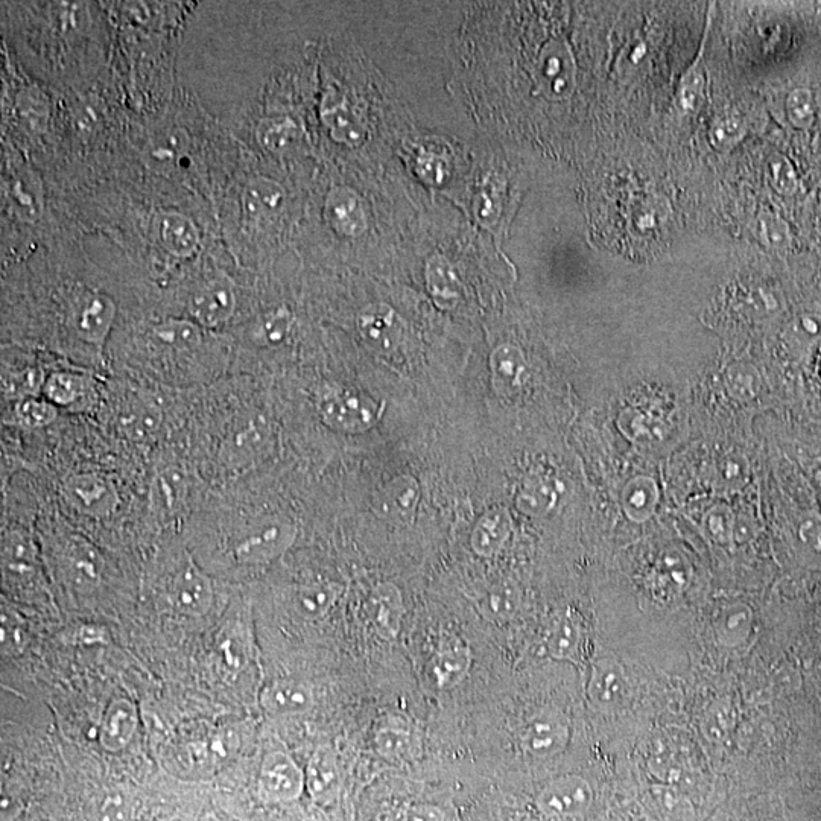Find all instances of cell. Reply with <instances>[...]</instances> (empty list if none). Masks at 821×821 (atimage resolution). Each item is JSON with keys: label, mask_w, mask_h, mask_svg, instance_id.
<instances>
[{"label": "cell", "mask_w": 821, "mask_h": 821, "mask_svg": "<svg viewBox=\"0 0 821 821\" xmlns=\"http://www.w3.org/2000/svg\"><path fill=\"white\" fill-rule=\"evenodd\" d=\"M470 651L460 641L447 642L437 651L432 676L441 689H451L466 679L470 669Z\"/></svg>", "instance_id": "23"}, {"label": "cell", "mask_w": 821, "mask_h": 821, "mask_svg": "<svg viewBox=\"0 0 821 821\" xmlns=\"http://www.w3.org/2000/svg\"><path fill=\"white\" fill-rule=\"evenodd\" d=\"M341 595V586L330 581H314V583L298 586L294 593V604L298 613L309 621L323 618L337 603Z\"/></svg>", "instance_id": "25"}, {"label": "cell", "mask_w": 821, "mask_h": 821, "mask_svg": "<svg viewBox=\"0 0 821 821\" xmlns=\"http://www.w3.org/2000/svg\"><path fill=\"white\" fill-rule=\"evenodd\" d=\"M10 198L17 215L26 221H35L42 212L39 192L32 186L31 177H14L10 184Z\"/></svg>", "instance_id": "34"}, {"label": "cell", "mask_w": 821, "mask_h": 821, "mask_svg": "<svg viewBox=\"0 0 821 821\" xmlns=\"http://www.w3.org/2000/svg\"><path fill=\"white\" fill-rule=\"evenodd\" d=\"M124 818V802L118 796L105 799L101 808L102 821H121Z\"/></svg>", "instance_id": "45"}, {"label": "cell", "mask_w": 821, "mask_h": 821, "mask_svg": "<svg viewBox=\"0 0 821 821\" xmlns=\"http://www.w3.org/2000/svg\"><path fill=\"white\" fill-rule=\"evenodd\" d=\"M560 498V484L546 473H530L517 487V510L528 517H543L551 513Z\"/></svg>", "instance_id": "18"}, {"label": "cell", "mask_w": 821, "mask_h": 821, "mask_svg": "<svg viewBox=\"0 0 821 821\" xmlns=\"http://www.w3.org/2000/svg\"><path fill=\"white\" fill-rule=\"evenodd\" d=\"M259 790L270 802L297 800L306 790L305 770L288 753H268L260 765Z\"/></svg>", "instance_id": "10"}, {"label": "cell", "mask_w": 821, "mask_h": 821, "mask_svg": "<svg viewBox=\"0 0 821 821\" xmlns=\"http://www.w3.org/2000/svg\"><path fill=\"white\" fill-rule=\"evenodd\" d=\"M571 741V726L557 712H542L525 726L520 735L522 750L536 758L562 755Z\"/></svg>", "instance_id": "12"}, {"label": "cell", "mask_w": 821, "mask_h": 821, "mask_svg": "<svg viewBox=\"0 0 821 821\" xmlns=\"http://www.w3.org/2000/svg\"><path fill=\"white\" fill-rule=\"evenodd\" d=\"M520 607V593L513 584L499 583L485 590L478 600V609L485 619L507 622L516 616Z\"/></svg>", "instance_id": "29"}, {"label": "cell", "mask_w": 821, "mask_h": 821, "mask_svg": "<svg viewBox=\"0 0 821 821\" xmlns=\"http://www.w3.org/2000/svg\"><path fill=\"white\" fill-rule=\"evenodd\" d=\"M753 618L752 607L744 603H733L723 607L715 621V636L717 641L726 648H738L749 641L752 636Z\"/></svg>", "instance_id": "24"}, {"label": "cell", "mask_w": 821, "mask_h": 821, "mask_svg": "<svg viewBox=\"0 0 821 821\" xmlns=\"http://www.w3.org/2000/svg\"><path fill=\"white\" fill-rule=\"evenodd\" d=\"M689 566L682 554L669 552L660 560L657 568V580L668 593H680L689 583Z\"/></svg>", "instance_id": "35"}, {"label": "cell", "mask_w": 821, "mask_h": 821, "mask_svg": "<svg viewBox=\"0 0 821 821\" xmlns=\"http://www.w3.org/2000/svg\"><path fill=\"white\" fill-rule=\"evenodd\" d=\"M288 315L286 312H277V314L268 315L259 324L257 335L262 338L264 343L276 344L285 337L288 332Z\"/></svg>", "instance_id": "42"}, {"label": "cell", "mask_w": 821, "mask_h": 821, "mask_svg": "<svg viewBox=\"0 0 821 821\" xmlns=\"http://www.w3.org/2000/svg\"><path fill=\"white\" fill-rule=\"evenodd\" d=\"M265 711L273 715H297L309 711L314 704L311 688L298 680L283 679L271 683L260 695Z\"/></svg>", "instance_id": "19"}, {"label": "cell", "mask_w": 821, "mask_h": 821, "mask_svg": "<svg viewBox=\"0 0 821 821\" xmlns=\"http://www.w3.org/2000/svg\"><path fill=\"white\" fill-rule=\"evenodd\" d=\"M188 308L192 318L201 326H221L235 314V285L226 274H215L194 289Z\"/></svg>", "instance_id": "7"}, {"label": "cell", "mask_w": 821, "mask_h": 821, "mask_svg": "<svg viewBox=\"0 0 821 821\" xmlns=\"http://www.w3.org/2000/svg\"><path fill=\"white\" fill-rule=\"evenodd\" d=\"M587 697L603 712L619 711L630 697V683L618 660L601 657L590 668Z\"/></svg>", "instance_id": "11"}, {"label": "cell", "mask_w": 821, "mask_h": 821, "mask_svg": "<svg viewBox=\"0 0 821 821\" xmlns=\"http://www.w3.org/2000/svg\"><path fill=\"white\" fill-rule=\"evenodd\" d=\"M165 596L175 612L197 618L212 607L213 586L191 558H184L166 580Z\"/></svg>", "instance_id": "4"}, {"label": "cell", "mask_w": 821, "mask_h": 821, "mask_svg": "<svg viewBox=\"0 0 821 821\" xmlns=\"http://www.w3.org/2000/svg\"><path fill=\"white\" fill-rule=\"evenodd\" d=\"M771 180H773L774 188L780 194L790 195L796 192V172H794L793 166L785 157H776L771 162Z\"/></svg>", "instance_id": "41"}, {"label": "cell", "mask_w": 821, "mask_h": 821, "mask_svg": "<svg viewBox=\"0 0 821 821\" xmlns=\"http://www.w3.org/2000/svg\"><path fill=\"white\" fill-rule=\"evenodd\" d=\"M183 143L184 140L180 139V131L169 134L165 142L157 143L148 149V165L160 172L175 168Z\"/></svg>", "instance_id": "37"}, {"label": "cell", "mask_w": 821, "mask_h": 821, "mask_svg": "<svg viewBox=\"0 0 821 821\" xmlns=\"http://www.w3.org/2000/svg\"><path fill=\"white\" fill-rule=\"evenodd\" d=\"M139 726L136 706L127 698L111 701L102 718L99 741L107 752H121L133 741Z\"/></svg>", "instance_id": "16"}, {"label": "cell", "mask_w": 821, "mask_h": 821, "mask_svg": "<svg viewBox=\"0 0 821 821\" xmlns=\"http://www.w3.org/2000/svg\"><path fill=\"white\" fill-rule=\"evenodd\" d=\"M371 613L376 625L390 636H397L402 622L403 601L393 584H379L371 593Z\"/></svg>", "instance_id": "26"}, {"label": "cell", "mask_w": 821, "mask_h": 821, "mask_svg": "<svg viewBox=\"0 0 821 821\" xmlns=\"http://www.w3.org/2000/svg\"><path fill=\"white\" fill-rule=\"evenodd\" d=\"M160 239L175 257H189L200 245V235L192 219L180 212H166L160 218Z\"/></svg>", "instance_id": "21"}, {"label": "cell", "mask_w": 821, "mask_h": 821, "mask_svg": "<svg viewBox=\"0 0 821 821\" xmlns=\"http://www.w3.org/2000/svg\"><path fill=\"white\" fill-rule=\"evenodd\" d=\"M4 575L5 580L14 583H29L37 575L34 546L22 533L8 534L4 539Z\"/></svg>", "instance_id": "22"}, {"label": "cell", "mask_w": 821, "mask_h": 821, "mask_svg": "<svg viewBox=\"0 0 821 821\" xmlns=\"http://www.w3.org/2000/svg\"><path fill=\"white\" fill-rule=\"evenodd\" d=\"M513 531L510 511L493 507L479 516L470 533V548L478 557H496L504 549Z\"/></svg>", "instance_id": "14"}, {"label": "cell", "mask_w": 821, "mask_h": 821, "mask_svg": "<svg viewBox=\"0 0 821 821\" xmlns=\"http://www.w3.org/2000/svg\"><path fill=\"white\" fill-rule=\"evenodd\" d=\"M537 808L554 818L586 814L593 803L590 783L581 776H562L546 783L537 796Z\"/></svg>", "instance_id": "9"}, {"label": "cell", "mask_w": 821, "mask_h": 821, "mask_svg": "<svg viewBox=\"0 0 821 821\" xmlns=\"http://www.w3.org/2000/svg\"><path fill=\"white\" fill-rule=\"evenodd\" d=\"M373 745L387 761H408L419 752L416 732L402 715H384L376 726Z\"/></svg>", "instance_id": "13"}, {"label": "cell", "mask_w": 821, "mask_h": 821, "mask_svg": "<svg viewBox=\"0 0 821 821\" xmlns=\"http://www.w3.org/2000/svg\"><path fill=\"white\" fill-rule=\"evenodd\" d=\"M154 338L171 349H194L200 344L201 332L197 324L188 320H168L153 329Z\"/></svg>", "instance_id": "32"}, {"label": "cell", "mask_w": 821, "mask_h": 821, "mask_svg": "<svg viewBox=\"0 0 821 821\" xmlns=\"http://www.w3.org/2000/svg\"><path fill=\"white\" fill-rule=\"evenodd\" d=\"M232 752V739L226 733H212L203 738L194 739L184 749V755L195 767H213L229 758Z\"/></svg>", "instance_id": "30"}, {"label": "cell", "mask_w": 821, "mask_h": 821, "mask_svg": "<svg viewBox=\"0 0 821 821\" xmlns=\"http://www.w3.org/2000/svg\"><path fill=\"white\" fill-rule=\"evenodd\" d=\"M422 501V489L413 475H399L385 482L371 499V510L387 524H413Z\"/></svg>", "instance_id": "6"}, {"label": "cell", "mask_w": 821, "mask_h": 821, "mask_svg": "<svg viewBox=\"0 0 821 821\" xmlns=\"http://www.w3.org/2000/svg\"><path fill=\"white\" fill-rule=\"evenodd\" d=\"M787 111L790 121L797 128L811 127L815 119V101L811 90H793L787 99Z\"/></svg>", "instance_id": "38"}, {"label": "cell", "mask_w": 821, "mask_h": 821, "mask_svg": "<svg viewBox=\"0 0 821 821\" xmlns=\"http://www.w3.org/2000/svg\"><path fill=\"white\" fill-rule=\"evenodd\" d=\"M297 537V527L282 516L257 520L233 542L232 554L239 565L260 566L282 557Z\"/></svg>", "instance_id": "2"}, {"label": "cell", "mask_w": 821, "mask_h": 821, "mask_svg": "<svg viewBox=\"0 0 821 821\" xmlns=\"http://www.w3.org/2000/svg\"><path fill=\"white\" fill-rule=\"evenodd\" d=\"M51 552L61 577L75 589H93L101 581V558L81 537L73 534L54 537Z\"/></svg>", "instance_id": "3"}, {"label": "cell", "mask_w": 821, "mask_h": 821, "mask_svg": "<svg viewBox=\"0 0 821 821\" xmlns=\"http://www.w3.org/2000/svg\"><path fill=\"white\" fill-rule=\"evenodd\" d=\"M57 409V406L52 405L49 400L28 397L17 406V417L23 425L31 426V428H43V426L51 425L57 419Z\"/></svg>", "instance_id": "36"}, {"label": "cell", "mask_w": 821, "mask_h": 821, "mask_svg": "<svg viewBox=\"0 0 821 821\" xmlns=\"http://www.w3.org/2000/svg\"><path fill=\"white\" fill-rule=\"evenodd\" d=\"M493 388L501 397H514L527 384L528 365L519 347L502 344L490 358Z\"/></svg>", "instance_id": "15"}, {"label": "cell", "mask_w": 821, "mask_h": 821, "mask_svg": "<svg viewBox=\"0 0 821 821\" xmlns=\"http://www.w3.org/2000/svg\"><path fill=\"white\" fill-rule=\"evenodd\" d=\"M324 425L341 434H362L378 425L385 403L347 385H324L315 397Z\"/></svg>", "instance_id": "1"}, {"label": "cell", "mask_w": 821, "mask_h": 821, "mask_svg": "<svg viewBox=\"0 0 821 821\" xmlns=\"http://www.w3.org/2000/svg\"><path fill=\"white\" fill-rule=\"evenodd\" d=\"M659 490L651 478H634L628 482L622 493L625 513L634 522H645L656 513Z\"/></svg>", "instance_id": "28"}, {"label": "cell", "mask_w": 821, "mask_h": 821, "mask_svg": "<svg viewBox=\"0 0 821 821\" xmlns=\"http://www.w3.org/2000/svg\"><path fill=\"white\" fill-rule=\"evenodd\" d=\"M66 501L80 513L92 517H104L118 507V490L115 484L99 473H75L63 484Z\"/></svg>", "instance_id": "8"}, {"label": "cell", "mask_w": 821, "mask_h": 821, "mask_svg": "<svg viewBox=\"0 0 821 821\" xmlns=\"http://www.w3.org/2000/svg\"><path fill=\"white\" fill-rule=\"evenodd\" d=\"M799 534L806 545L821 551V520L817 516L806 517L800 525Z\"/></svg>", "instance_id": "44"}, {"label": "cell", "mask_w": 821, "mask_h": 821, "mask_svg": "<svg viewBox=\"0 0 821 821\" xmlns=\"http://www.w3.org/2000/svg\"><path fill=\"white\" fill-rule=\"evenodd\" d=\"M761 224L762 236H764L765 242H767L768 245L779 248V250H783V248H787L788 245H790V229H788L787 222L782 221L779 216H762Z\"/></svg>", "instance_id": "40"}, {"label": "cell", "mask_w": 821, "mask_h": 821, "mask_svg": "<svg viewBox=\"0 0 821 821\" xmlns=\"http://www.w3.org/2000/svg\"><path fill=\"white\" fill-rule=\"evenodd\" d=\"M650 796L657 811L666 821H691L694 817L691 800L673 785L656 783L650 788Z\"/></svg>", "instance_id": "31"}, {"label": "cell", "mask_w": 821, "mask_h": 821, "mask_svg": "<svg viewBox=\"0 0 821 821\" xmlns=\"http://www.w3.org/2000/svg\"><path fill=\"white\" fill-rule=\"evenodd\" d=\"M733 528L735 519L726 507L712 508L704 519V531L707 536L720 545L733 542Z\"/></svg>", "instance_id": "39"}, {"label": "cell", "mask_w": 821, "mask_h": 821, "mask_svg": "<svg viewBox=\"0 0 821 821\" xmlns=\"http://www.w3.org/2000/svg\"><path fill=\"white\" fill-rule=\"evenodd\" d=\"M279 186L267 178H256L248 183L244 192V206L250 215L259 216L274 209L280 203Z\"/></svg>", "instance_id": "33"}, {"label": "cell", "mask_w": 821, "mask_h": 821, "mask_svg": "<svg viewBox=\"0 0 821 821\" xmlns=\"http://www.w3.org/2000/svg\"><path fill=\"white\" fill-rule=\"evenodd\" d=\"M549 656L563 662H578L583 647V631L571 615L562 616L555 622L548 636Z\"/></svg>", "instance_id": "27"}, {"label": "cell", "mask_w": 821, "mask_h": 821, "mask_svg": "<svg viewBox=\"0 0 821 821\" xmlns=\"http://www.w3.org/2000/svg\"><path fill=\"white\" fill-rule=\"evenodd\" d=\"M92 394L89 378L73 371H55L43 385V396L52 405L75 408L83 405Z\"/></svg>", "instance_id": "20"}, {"label": "cell", "mask_w": 821, "mask_h": 821, "mask_svg": "<svg viewBox=\"0 0 821 821\" xmlns=\"http://www.w3.org/2000/svg\"><path fill=\"white\" fill-rule=\"evenodd\" d=\"M341 774L335 753L329 747L315 750L305 770V787L317 803H332L340 793Z\"/></svg>", "instance_id": "17"}, {"label": "cell", "mask_w": 821, "mask_h": 821, "mask_svg": "<svg viewBox=\"0 0 821 821\" xmlns=\"http://www.w3.org/2000/svg\"><path fill=\"white\" fill-rule=\"evenodd\" d=\"M394 821H444V814L438 806L429 803H416L405 806Z\"/></svg>", "instance_id": "43"}, {"label": "cell", "mask_w": 821, "mask_h": 821, "mask_svg": "<svg viewBox=\"0 0 821 821\" xmlns=\"http://www.w3.org/2000/svg\"><path fill=\"white\" fill-rule=\"evenodd\" d=\"M115 317L116 306L113 300L96 291L73 295L67 314L73 333L84 343L95 347L104 346Z\"/></svg>", "instance_id": "5"}]
</instances>
